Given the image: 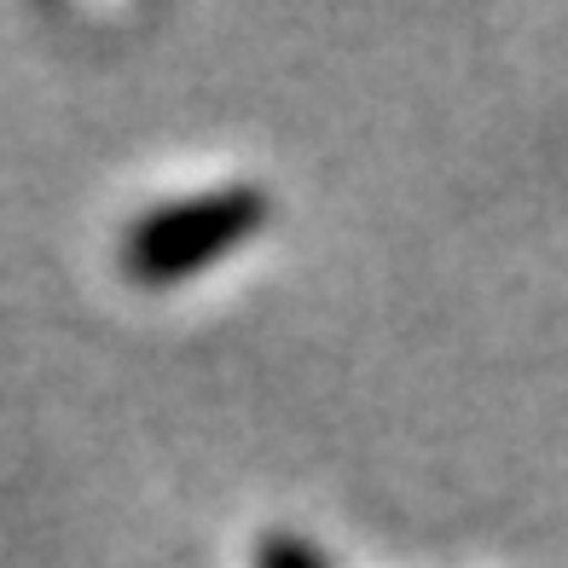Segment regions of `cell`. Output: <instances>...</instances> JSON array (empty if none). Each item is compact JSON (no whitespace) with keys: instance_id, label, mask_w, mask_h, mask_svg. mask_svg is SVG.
I'll list each match as a JSON object with an SVG mask.
<instances>
[{"instance_id":"1","label":"cell","mask_w":568,"mask_h":568,"mask_svg":"<svg viewBox=\"0 0 568 568\" xmlns=\"http://www.w3.org/2000/svg\"><path fill=\"white\" fill-rule=\"evenodd\" d=\"M267 215L273 203L262 186H221V192L163 203V210L140 215L122 232V273L140 284H180L215 267L221 255L244 250L267 226Z\"/></svg>"},{"instance_id":"2","label":"cell","mask_w":568,"mask_h":568,"mask_svg":"<svg viewBox=\"0 0 568 568\" xmlns=\"http://www.w3.org/2000/svg\"><path fill=\"white\" fill-rule=\"evenodd\" d=\"M255 568H331V562L314 539H302L291 528H273V534H262V546H255Z\"/></svg>"}]
</instances>
